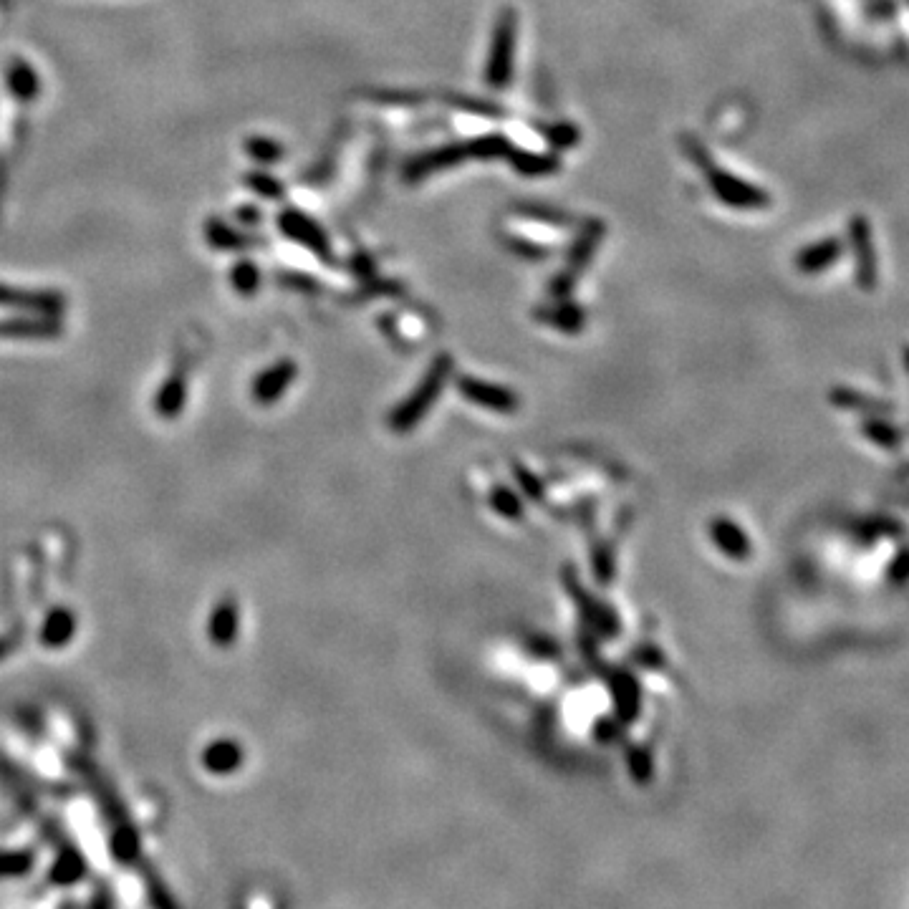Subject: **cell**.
<instances>
[{
    "label": "cell",
    "mask_w": 909,
    "mask_h": 909,
    "mask_svg": "<svg viewBox=\"0 0 909 909\" xmlns=\"http://www.w3.org/2000/svg\"><path fill=\"white\" fill-rule=\"evenodd\" d=\"M450 372H452L450 357H437L435 362H432L430 372H427L425 377H422V382L415 387V392L404 399V402H399L397 410L389 415V427H392L394 432H399V435L415 430V427L420 425L422 417L432 410V404L437 402Z\"/></svg>",
    "instance_id": "1"
},
{
    "label": "cell",
    "mask_w": 909,
    "mask_h": 909,
    "mask_svg": "<svg viewBox=\"0 0 909 909\" xmlns=\"http://www.w3.org/2000/svg\"><path fill=\"white\" fill-rule=\"evenodd\" d=\"M513 54H516V13H500L498 26H495L493 48H490L488 64V84L493 89H503L511 79L513 71Z\"/></svg>",
    "instance_id": "2"
},
{
    "label": "cell",
    "mask_w": 909,
    "mask_h": 909,
    "mask_svg": "<svg viewBox=\"0 0 909 909\" xmlns=\"http://www.w3.org/2000/svg\"><path fill=\"white\" fill-rule=\"evenodd\" d=\"M458 392L463 394L468 402H473L480 410L495 412V415H513L521 407V399L513 389L498 387L493 382H483L475 377L458 379Z\"/></svg>",
    "instance_id": "3"
},
{
    "label": "cell",
    "mask_w": 909,
    "mask_h": 909,
    "mask_svg": "<svg viewBox=\"0 0 909 909\" xmlns=\"http://www.w3.org/2000/svg\"><path fill=\"white\" fill-rule=\"evenodd\" d=\"M564 584H566V589H569V594L574 596L576 604H579V609H581V614H584L586 622H589L596 632L604 634V637H609V639L617 637L619 617L612 612V609H609V604H601V601H596L589 591L581 589L579 579H576V574L571 569L564 574Z\"/></svg>",
    "instance_id": "4"
},
{
    "label": "cell",
    "mask_w": 909,
    "mask_h": 909,
    "mask_svg": "<svg viewBox=\"0 0 909 909\" xmlns=\"http://www.w3.org/2000/svg\"><path fill=\"white\" fill-rule=\"evenodd\" d=\"M851 240L856 253V276L864 288H874L877 283V256L872 245V228L864 218H854L851 223Z\"/></svg>",
    "instance_id": "5"
},
{
    "label": "cell",
    "mask_w": 909,
    "mask_h": 909,
    "mask_svg": "<svg viewBox=\"0 0 909 909\" xmlns=\"http://www.w3.org/2000/svg\"><path fill=\"white\" fill-rule=\"evenodd\" d=\"M710 536H713V543L718 546V551L723 556L733 561H745L750 559V553H753V543H750V536L730 518H715L710 523Z\"/></svg>",
    "instance_id": "6"
},
{
    "label": "cell",
    "mask_w": 909,
    "mask_h": 909,
    "mask_svg": "<svg viewBox=\"0 0 909 909\" xmlns=\"http://www.w3.org/2000/svg\"><path fill=\"white\" fill-rule=\"evenodd\" d=\"M713 190L720 200L735 208H763L766 205V195L761 190H755L753 185L733 175H725V172H713Z\"/></svg>",
    "instance_id": "7"
},
{
    "label": "cell",
    "mask_w": 909,
    "mask_h": 909,
    "mask_svg": "<svg viewBox=\"0 0 909 909\" xmlns=\"http://www.w3.org/2000/svg\"><path fill=\"white\" fill-rule=\"evenodd\" d=\"M293 377H296V364L278 362L276 367L266 369V372L256 379V384H253V397L261 404H273L276 399H281L283 394L288 392Z\"/></svg>",
    "instance_id": "8"
},
{
    "label": "cell",
    "mask_w": 909,
    "mask_h": 909,
    "mask_svg": "<svg viewBox=\"0 0 909 909\" xmlns=\"http://www.w3.org/2000/svg\"><path fill=\"white\" fill-rule=\"evenodd\" d=\"M609 682H612V697L619 720H622V723H632L639 715V705H642L639 682L634 680V675H629V672H614Z\"/></svg>",
    "instance_id": "9"
},
{
    "label": "cell",
    "mask_w": 909,
    "mask_h": 909,
    "mask_svg": "<svg viewBox=\"0 0 909 909\" xmlns=\"http://www.w3.org/2000/svg\"><path fill=\"white\" fill-rule=\"evenodd\" d=\"M245 753L235 740H215L205 748L202 753V763L208 768L210 773L215 776H228V773H235L243 763Z\"/></svg>",
    "instance_id": "10"
},
{
    "label": "cell",
    "mask_w": 909,
    "mask_h": 909,
    "mask_svg": "<svg viewBox=\"0 0 909 909\" xmlns=\"http://www.w3.org/2000/svg\"><path fill=\"white\" fill-rule=\"evenodd\" d=\"M841 256L839 240H821V243L803 248L796 258V268L801 273H821L829 266H834L836 258Z\"/></svg>",
    "instance_id": "11"
},
{
    "label": "cell",
    "mask_w": 909,
    "mask_h": 909,
    "mask_svg": "<svg viewBox=\"0 0 909 909\" xmlns=\"http://www.w3.org/2000/svg\"><path fill=\"white\" fill-rule=\"evenodd\" d=\"M84 874H86L84 856H81L79 851L71 849V846H66L59 854V859L54 862V867H51V882L61 884V887H69V884L79 882Z\"/></svg>",
    "instance_id": "12"
},
{
    "label": "cell",
    "mask_w": 909,
    "mask_h": 909,
    "mask_svg": "<svg viewBox=\"0 0 909 909\" xmlns=\"http://www.w3.org/2000/svg\"><path fill=\"white\" fill-rule=\"evenodd\" d=\"M238 634V606L235 601H220L215 609L213 619H210V637L218 644H230Z\"/></svg>",
    "instance_id": "13"
},
{
    "label": "cell",
    "mask_w": 909,
    "mask_h": 909,
    "mask_svg": "<svg viewBox=\"0 0 909 909\" xmlns=\"http://www.w3.org/2000/svg\"><path fill=\"white\" fill-rule=\"evenodd\" d=\"M536 316L543 324L553 326V329L559 331H566V334H576V331H581V326H584V314H581L576 306H571V303H559L556 309H543L538 311Z\"/></svg>",
    "instance_id": "14"
},
{
    "label": "cell",
    "mask_w": 909,
    "mask_h": 909,
    "mask_svg": "<svg viewBox=\"0 0 909 909\" xmlns=\"http://www.w3.org/2000/svg\"><path fill=\"white\" fill-rule=\"evenodd\" d=\"M76 622L69 612H56L48 617L46 627H43V642L51 644V647H59V644H66L71 637H74Z\"/></svg>",
    "instance_id": "15"
},
{
    "label": "cell",
    "mask_w": 909,
    "mask_h": 909,
    "mask_svg": "<svg viewBox=\"0 0 909 909\" xmlns=\"http://www.w3.org/2000/svg\"><path fill=\"white\" fill-rule=\"evenodd\" d=\"M627 766L629 773L637 783H649L654 776V763L652 753L644 745H629L627 748Z\"/></svg>",
    "instance_id": "16"
},
{
    "label": "cell",
    "mask_w": 909,
    "mask_h": 909,
    "mask_svg": "<svg viewBox=\"0 0 909 909\" xmlns=\"http://www.w3.org/2000/svg\"><path fill=\"white\" fill-rule=\"evenodd\" d=\"M490 505H493V511L498 513V516L508 518V521H518V518L523 516L521 498H518L513 490L503 488V485L493 488V493H490Z\"/></svg>",
    "instance_id": "17"
},
{
    "label": "cell",
    "mask_w": 909,
    "mask_h": 909,
    "mask_svg": "<svg viewBox=\"0 0 909 909\" xmlns=\"http://www.w3.org/2000/svg\"><path fill=\"white\" fill-rule=\"evenodd\" d=\"M33 869L31 851H0V879L23 877Z\"/></svg>",
    "instance_id": "18"
},
{
    "label": "cell",
    "mask_w": 909,
    "mask_h": 909,
    "mask_svg": "<svg viewBox=\"0 0 909 909\" xmlns=\"http://www.w3.org/2000/svg\"><path fill=\"white\" fill-rule=\"evenodd\" d=\"M463 155H468V149H463V147L440 149V152H435V155H430V157H425V160L417 162V165L412 167V175H422V172H432V170H440V167H450V165H455V162H458Z\"/></svg>",
    "instance_id": "19"
},
{
    "label": "cell",
    "mask_w": 909,
    "mask_h": 909,
    "mask_svg": "<svg viewBox=\"0 0 909 909\" xmlns=\"http://www.w3.org/2000/svg\"><path fill=\"white\" fill-rule=\"evenodd\" d=\"M112 851L119 862H132V859H137V851H139L137 834H134L129 826L117 829V834H114V839H112Z\"/></svg>",
    "instance_id": "20"
},
{
    "label": "cell",
    "mask_w": 909,
    "mask_h": 909,
    "mask_svg": "<svg viewBox=\"0 0 909 909\" xmlns=\"http://www.w3.org/2000/svg\"><path fill=\"white\" fill-rule=\"evenodd\" d=\"M182 399H185V382L180 384V379H172V382L160 392L157 410L165 412V415H175V412L180 410Z\"/></svg>",
    "instance_id": "21"
},
{
    "label": "cell",
    "mask_w": 909,
    "mask_h": 909,
    "mask_svg": "<svg viewBox=\"0 0 909 909\" xmlns=\"http://www.w3.org/2000/svg\"><path fill=\"white\" fill-rule=\"evenodd\" d=\"M864 435L872 437V440L879 442L882 447H894L899 440L897 430H892V427L884 425V422H877V420H872L864 425Z\"/></svg>",
    "instance_id": "22"
},
{
    "label": "cell",
    "mask_w": 909,
    "mask_h": 909,
    "mask_svg": "<svg viewBox=\"0 0 909 909\" xmlns=\"http://www.w3.org/2000/svg\"><path fill=\"white\" fill-rule=\"evenodd\" d=\"M594 574H596V579L601 581V584H606V581H612L614 559H612V551H606V546H601L599 551L594 553Z\"/></svg>",
    "instance_id": "23"
},
{
    "label": "cell",
    "mask_w": 909,
    "mask_h": 909,
    "mask_svg": "<svg viewBox=\"0 0 909 909\" xmlns=\"http://www.w3.org/2000/svg\"><path fill=\"white\" fill-rule=\"evenodd\" d=\"M516 167L518 170H523V172H528V175H533V172H551L553 167V160L551 157H533V155H526V157H516Z\"/></svg>",
    "instance_id": "24"
},
{
    "label": "cell",
    "mask_w": 909,
    "mask_h": 909,
    "mask_svg": "<svg viewBox=\"0 0 909 909\" xmlns=\"http://www.w3.org/2000/svg\"><path fill=\"white\" fill-rule=\"evenodd\" d=\"M516 478H518V483H521V488L526 490V493L531 495V498H541V495H543L541 483H538V480L533 478V475L528 473V470H523L521 465H516Z\"/></svg>",
    "instance_id": "25"
},
{
    "label": "cell",
    "mask_w": 909,
    "mask_h": 909,
    "mask_svg": "<svg viewBox=\"0 0 909 909\" xmlns=\"http://www.w3.org/2000/svg\"><path fill=\"white\" fill-rule=\"evenodd\" d=\"M89 909H114V897L107 887H99L91 897Z\"/></svg>",
    "instance_id": "26"
},
{
    "label": "cell",
    "mask_w": 909,
    "mask_h": 909,
    "mask_svg": "<svg viewBox=\"0 0 909 909\" xmlns=\"http://www.w3.org/2000/svg\"><path fill=\"white\" fill-rule=\"evenodd\" d=\"M64 909H74V907H71V904H66V907H64Z\"/></svg>",
    "instance_id": "27"
}]
</instances>
